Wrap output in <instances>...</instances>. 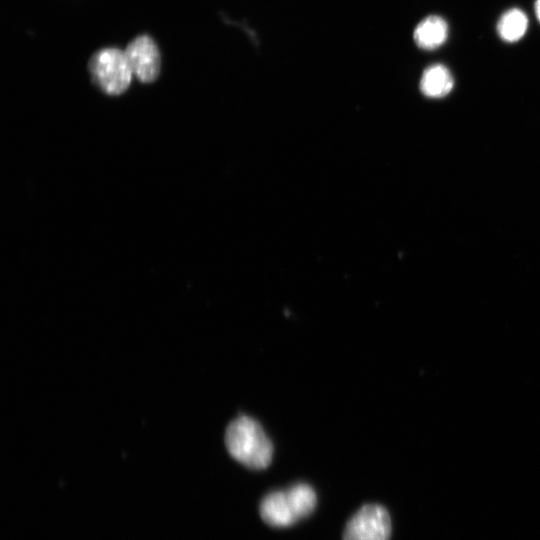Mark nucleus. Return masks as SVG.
Instances as JSON below:
<instances>
[{
  "label": "nucleus",
  "mask_w": 540,
  "mask_h": 540,
  "mask_svg": "<svg viewBox=\"0 0 540 540\" xmlns=\"http://www.w3.org/2000/svg\"><path fill=\"white\" fill-rule=\"evenodd\" d=\"M413 37L417 46L422 49L438 48L448 37L447 22L437 15L428 16L416 26Z\"/></svg>",
  "instance_id": "6"
},
{
  "label": "nucleus",
  "mask_w": 540,
  "mask_h": 540,
  "mask_svg": "<svg viewBox=\"0 0 540 540\" xmlns=\"http://www.w3.org/2000/svg\"><path fill=\"white\" fill-rule=\"evenodd\" d=\"M317 503L315 490L306 483H297L286 490L267 494L261 501L262 520L272 527L284 528L309 516Z\"/></svg>",
  "instance_id": "2"
},
{
  "label": "nucleus",
  "mask_w": 540,
  "mask_h": 540,
  "mask_svg": "<svg viewBox=\"0 0 540 540\" xmlns=\"http://www.w3.org/2000/svg\"><path fill=\"white\" fill-rule=\"evenodd\" d=\"M391 519L379 504L362 506L346 523L343 540H390Z\"/></svg>",
  "instance_id": "4"
},
{
  "label": "nucleus",
  "mask_w": 540,
  "mask_h": 540,
  "mask_svg": "<svg viewBox=\"0 0 540 540\" xmlns=\"http://www.w3.org/2000/svg\"><path fill=\"white\" fill-rule=\"evenodd\" d=\"M527 28V16L517 8L507 10L497 23V32L500 38L506 42L520 40L525 35Z\"/></svg>",
  "instance_id": "8"
},
{
  "label": "nucleus",
  "mask_w": 540,
  "mask_h": 540,
  "mask_svg": "<svg viewBox=\"0 0 540 540\" xmlns=\"http://www.w3.org/2000/svg\"><path fill=\"white\" fill-rule=\"evenodd\" d=\"M88 69L96 86L108 95H120L131 83L132 71L124 51L108 47L96 51Z\"/></svg>",
  "instance_id": "3"
},
{
  "label": "nucleus",
  "mask_w": 540,
  "mask_h": 540,
  "mask_svg": "<svg viewBox=\"0 0 540 540\" xmlns=\"http://www.w3.org/2000/svg\"><path fill=\"white\" fill-rule=\"evenodd\" d=\"M127 62L137 79L143 83L155 81L160 72V53L154 40L148 35L133 39L124 50Z\"/></svg>",
  "instance_id": "5"
},
{
  "label": "nucleus",
  "mask_w": 540,
  "mask_h": 540,
  "mask_svg": "<svg viewBox=\"0 0 540 540\" xmlns=\"http://www.w3.org/2000/svg\"><path fill=\"white\" fill-rule=\"evenodd\" d=\"M225 444L230 455L250 469H265L271 463L272 443L262 426L250 416H239L228 425Z\"/></svg>",
  "instance_id": "1"
},
{
  "label": "nucleus",
  "mask_w": 540,
  "mask_h": 540,
  "mask_svg": "<svg viewBox=\"0 0 540 540\" xmlns=\"http://www.w3.org/2000/svg\"><path fill=\"white\" fill-rule=\"evenodd\" d=\"M535 14L540 22V0H536L535 2Z\"/></svg>",
  "instance_id": "9"
},
{
  "label": "nucleus",
  "mask_w": 540,
  "mask_h": 540,
  "mask_svg": "<svg viewBox=\"0 0 540 540\" xmlns=\"http://www.w3.org/2000/svg\"><path fill=\"white\" fill-rule=\"evenodd\" d=\"M454 86V79L449 69L442 64L427 67L420 80V90L431 98L444 97Z\"/></svg>",
  "instance_id": "7"
}]
</instances>
